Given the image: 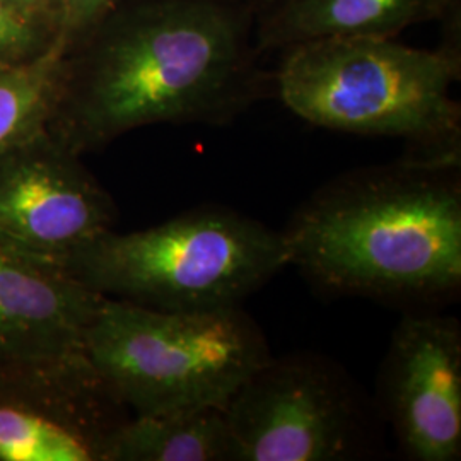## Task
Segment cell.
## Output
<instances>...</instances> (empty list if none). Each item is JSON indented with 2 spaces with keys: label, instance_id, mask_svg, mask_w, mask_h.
Instances as JSON below:
<instances>
[{
  "label": "cell",
  "instance_id": "obj_16",
  "mask_svg": "<svg viewBox=\"0 0 461 461\" xmlns=\"http://www.w3.org/2000/svg\"><path fill=\"white\" fill-rule=\"evenodd\" d=\"M32 16L43 21L57 36V0H14Z\"/></svg>",
  "mask_w": 461,
  "mask_h": 461
},
{
  "label": "cell",
  "instance_id": "obj_14",
  "mask_svg": "<svg viewBox=\"0 0 461 461\" xmlns=\"http://www.w3.org/2000/svg\"><path fill=\"white\" fill-rule=\"evenodd\" d=\"M55 49V33L14 0H0V64H28Z\"/></svg>",
  "mask_w": 461,
  "mask_h": 461
},
{
  "label": "cell",
  "instance_id": "obj_7",
  "mask_svg": "<svg viewBox=\"0 0 461 461\" xmlns=\"http://www.w3.org/2000/svg\"><path fill=\"white\" fill-rule=\"evenodd\" d=\"M240 461H344L367 447V417L346 375L313 356L270 357L230 398Z\"/></svg>",
  "mask_w": 461,
  "mask_h": 461
},
{
  "label": "cell",
  "instance_id": "obj_8",
  "mask_svg": "<svg viewBox=\"0 0 461 461\" xmlns=\"http://www.w3.org/2000/svg\"><path fill=\"white\" fill-rule=\"evenodd\" d=\"M115 219L112 195L49 131L0 154V247L59 264Z\"/></svg>",
  "mask_w": 461,
  "mask_h": 461
},
{
  "label": "cell",
  "instance_id": "obj_4",
  "mask_svg": "<svg viewBox=\"0 0 461 461\" xmlns=\"http://www.w3.org/2000/svg\"><path fill=\"white\" fill-rule=\"evenodd\" d=\"M57 265L101 296L194 313L240 306L289 265V251L260 221L198 207L149 230H106Z\"/></svg>",
  "mask_w": 461,
  "mask_h": 461
},
{
  "label": "cell",
  "instance_id": "obj_11",
  "mask_svg": "<svg viewBox=\"0 0 461 461\" xmlns=\"http://www.w3.org/2000/svg\"><path fill=\"white\" fill-rule=\"evenodd\" d=\"M255 30L257 50H287L320 40L396 36L430 19L426 0H280Z\"/></svg>",
  "mask_w": 461,
  "mask_h": 461
},
{
  "label": "cell",
  "instance_id": "obj_2",
  "mask_svg": "<svg viewBox=\"0 0 461 461\" xmlns=\"http://www.w3.org/2000/svg\"><path fill=\"white\" fill-rule=\"evenodd\" d=\"M458 167L403 158L327 183L282 230L289 265L339 294L430 299L458 291Z\"/></svg>",
  "mask_w": 461,
  "mask_h": 461
},
{
  "label": "cell",
  "instance_id": "obj_18",
  "mask_svg": "<svg viewBox=\"0 0 461 461\" xmlns=\"http://www.w3.org/2000/svg\"><path fill=\"white\" fill-rule=\"evenodd\" d=\"M238 2H241V4H245L248 7H251L253 11H257V9L267 11V9L274 7L280 0H238Z\"/></svg>",
  "mask_w": 461,
  "mask_h": 461
},
{
  "label": "cell",
  "instance_id": "obj_9",
  "mask_svg": "<svg viewBox=\"0 0 461 461\" xmlns=\"http://www.w3.org/2000/svg\"><path fill=\"white\" fill-rule=\"evenodd\" d=\"M381 403L396 441L415 461L461 455V327L455 316L407 314L379 375Z\"/></svg>",
  "mask_w": 461,
  "mask_h": 461
},
{
  "label": "cell",
  "instance_id": "obj_6",
  "mask_svg": "<svg viewBox=\"0 0 461 461\" xmlns=\"http://www.w3.org/2000/svg\"><path fill=\"white\" fill-rule=\"evenodd\" d=\"M103 299L60 265L0 247V392L120 405L86 350Z\"/></svg>",
  "mask_w": 461,
  "mask_h": 461
},
{
  "label": "cell",
  "instance_id": "obj_15",
  "mask_svg": "<svg viewBox=\"0 0 461 461\" xmlns=\"http://www.w3.org/2000/svg\"><path fill=\"white\" fill-rule=\"evenodd\" d=\"M125 0H57L55 49L62 55Z\"/></svg>",
  "mask_w": 461,
  "mask_h": 461
},
{
  "label": "cell",
  "instance_id": "obj_5",
  "mask_svg": "<svg viewBox=\"0 0 461 461\" xmlns=\"http://www.w3.org/2000/svg\"><path fill=\"white\" fill-rule=\"evenodd\" d=\"M103 386L133 415L226 409L272 354L241 306L159 312L104 297L86 335Z\"/></svg>",
  "mask_w": 461,
  "mask_h": 461
},
{
  "label": "cell",
  "instance_id": "obj_10",
  "mask_svg": "<svg viewBox=\"0 0 461 461\" xmlns=\"http://www.w3.org/2000/svg\"><path fill=\"white\" fill-rule=\"evenodd\" d=\"M123 407L0 392V461H103Z\"/></svg>",
  "mask_w": 461,
  "mask_h": 461
},
{
  "label": "cell",
  "instance_id": "obj_17",
  "mask_svg": "<svg viewBox=\"0 0 461 461\" xmlns=\"http://www.w3.org/2000/svg\"><path fill=\"white\" fill-rule=\"evenodd\" d=\"M428 2L430 19H443L455 23L458 19V5L460 0H426Z\"/></svg>",
  "mask_w": 461,
  "mask_h": 461
},
{
  "label": "cell",
  "instance_id": "obj_12",
  "mask_svg": "<svg viewBox=\"0 0 461 461\" xmlns=\"http://www.w3.org/2000/svg\"><path fill=\"white\" fill-rule=\"evenodd\" d=\"M103 461H240L226 409L131 415L104 445Z\"/></svg>",
  "mask_w": 461,
  "mask_h": 461
},
{
  "label": "cell",
  "instance_id": "obj_1",
  "mask_svg": "<svg viewBox=\"0 0 461 461\" xmlns=\"http://www.w3.org/2000/svg\"><path fill=\"white\" fill-rule=\"evenodd\" d=\"M253 9L125 0L62 55L49 133L84 154L158 123L224 125L262 95Z\"/></svg>",
  "mask_w": 461,
  "mask_h": 461
},
{
  "label": "cell",
  "instance_id": "obj_13",
  "mask_svg": "<svg viewBox=\"0 0 461 461\" xmlns=\"http://www.w3.org/2000/svg\"><path fill=\"white\" fill-rule=\"evenodd\" d=\"M60 72L59 50L28 64H0V154L49 131Z\"/></svg>",
  "mask_w": 461,
  "mask_h": 461
},
{
  "label": "cell",
  "instance_id": "obj_3",
  "mask_svg": "<svg viewBox=\"0 0 461 461\" xmlns=\"http://www.w3.org/2000/svg\"><path fill=\"white\" fill-rule=\"evenodd\" d=\"M396 36L320 40L284 50L276 87L282 103L314 127L403 139L405 159L460 166V79L455 36L438 50Z\"/></svg>",
  "mask_w": 461,
  "mask_h": 461
}]
</instances>
